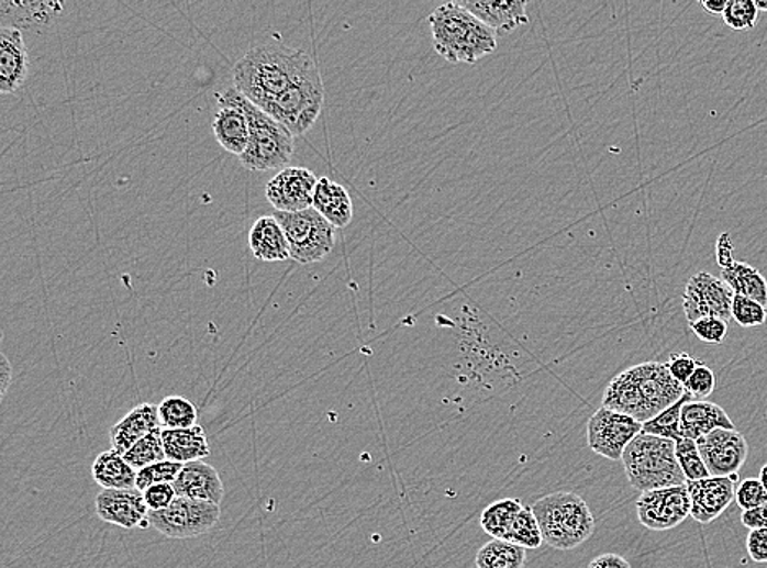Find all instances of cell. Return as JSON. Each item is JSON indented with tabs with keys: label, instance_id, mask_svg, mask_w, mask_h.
<instances>
[{
	"label": "cell",
	"instance_id": "6da1fadb",
	"mask_svg": "<svg viewBox=\"0 0 767 568\" xmlns=\"http://www.w3.org/2000/svg\"><path fill=\"white\" fill-rule=\"evenodd\" d=\"M316 65L303 49L281 43L254 46L234 65V89L266 110L291 86Z\"/></svg>",
	"mask_w": 767,
	"mask_h": 568
},
{
	"label": "cell",
	"instance_id": "7a4b0ae2",
	"mask_svg": "<svg viewBox=\"0 0 767 568\" xmlns=\"http://www.w3.org/2000/svg\"><path fill=\"white\" fill-rule=\"evenodd\" d=\"M685 396V386L669 374L666 364L643 363L630 367L609 382L602 396V406L646 423Z\"/></svg>",
	"mask_w": 767,
	"mask_h": 568
},
{
	"label": "cell",
	"instance_id": "3957f363",
	"mask_svg": "<svg viewBox=\"0 0 767 568\" xmlns=\"http://www.w3.org/2000/svg\"><path fill=\"white\" fill-rule=\"evenodd\" d=\"M435 53L452 65H475L498 46V33L460 2L437 7L429 16Z\"/></svg>",
	"mask_w": 767,
	"mask_h": 568
},
{
	"label": "cell",
	"instance_id": "277c9868",
	"mask_svg": "<svg viewBox=\"0 0 767 568\" xmlns=\"http://www.w3.org/2000/svg\"><path fill=\"white\" fill-rule=\"evenodd\" d=\"M216 100L220 105H236L246 113L251 142L240 162L247 170L266 172L288 167L293 158L294 136L284 125L254 105L234 87L216 93Z\"/></svg>",
	"mask_w": 767,
	"mask_h": 568
},
{
	"label": "cell",
	"instance_id": "5b68a950",
	"mask_svg": "<svg viewBox=\"0 0 767 568\" xmlns=\"http://www.w3.org/2000/svg\"><path fill=\"white\" fill-rule=\"evenodd\" d=\"M542 537L557 550H573L594 533V516L585 498L571 491L545 494L532 504Z\"/></svg>",
	"mask_w": 767,
	"mask_h": 568
},
{
	"label": "cell",
	"instance_id": "8992f818",
	"mask_svg": "<svg viewBox=\"0 0 767 568\" xmlns=\"http://www.w3.org/2000/svg\"><path fill=\"white\" fill-rule=\"evenodd\" d=\"M622 464L630 486L642 493L688 483L676 459V443L665 437L640 433L625 449Z\"/></svg>",
	"mask_w": 767,
	"mask_h": 568
},
{
	"label": "cell",
	"instance_id": "52a82bcc",
	"mask_svg": "<svg viewBox=\"0 0 767 568\" xmlns=\"http://www.w3.org/2000/svg\"><path fill=\"white\" fill-rule=\"evenodd\" d=\"M324 103V86L320 69L314 65L264 112L284 125L293 136L310 132L316 123Z\"/></svg>",
	"mask_w": 767,
	"mask_h": 568
},
{
	"label": "cell",
	"instance_id": "ba28073f",
	"mask_svg": "<svg viewBox=\"0 0 767 568\" xmlns=\"http://www.w3.org/2000/svg\"><path fill=\"white\" fill-rule=\"evenodd\" d=\"M274 216L284 229L294 263L303 266L320 263L334 249L336 229L313 207L303 212H274Z\"/></svg>",
	"mask_w": 767,
	"mask_h": 568
},
{
	"label": "cell",
	"instance_id": "9c48e42d",
	"mask_svg": "<svg viewBox=\"0 0 767 568\" xmlns=\"http://www.w3.org/2000/svg\"><path fill=\"white\" fill-rule=\"evenodd\" d=\"M220 514V504L177 497L166 510L149 511L147 520L151 527L163 536L170 539H190L213 530Z\"/></svg>",
	"mask_w": 767,
	"mask_h": 568
},
{
	"label": "cell",
	"instance_id": "30bf717a",
	"mask_svg": "<svg viewBox=\"0 0 767 568\" xmlns=\"http://www.w3.org/2000/svg\"><path fill=\"white\" fill-rule=\"evenodd\" d=\"M643 423L629 414L601 406L588 421V446L609 460H622L625 449L640 433Z\"/></svg>",
	"mask_w": 767,
	"mask_h": 568
},
{
	"label": "cell",
	"instance_id": "8fae6325",
	"mask_svg": "<svg viewBox=\"0 0 767 568\" xmlns=\"http://www.w3.org/2000/svg\"><path fill=\"white\" fill-rule=\"evenodd\" d=\"M636 516L649 531H669L691 516L688 483L646 491L636 500Z\"/></svg>",
	"mask_w": 767,
	"mask_h": 568
},
{
	"label": "cell",
	"instance_id": "7c38bea8",
	"mask_svg": "<svg viewBox=\"0 0 767 568\" xmlns=\"http://www.w3.org/2000/svg\"><path fill=\"white\" fill-rule=\"evenodd\" d=\"M733 290L722 277L712 276L709 272H699L689 279L686 286L682 307L689 323L698 322L707 316L732 320Z\"/></svg>",
	"mask_w": 767,
	"mask_h": 568
},
{
	"label": "cell",
	"instance_id": "4fadbf2b",
	"mask_svg": "<svg viewBox=\"0 0 767 568\" xmlns=\"http://www.w3.org/2000/svg\"><path fill=\"white\" fill-rule=\"evenodd\" d=\"M696 443L710 477L736 476L748 459V441L736 430H715Z\"/></svg>",
	"mask_w": 767,
	"mask_h": 568
},
{
	"label": "cell",
	"instance_id": "5bb4252c",
	"mask_svg": "<svg viewBox=\"0 0 767 568\" xmlns=\"http://www.w3.org/2000/svg\"><path fill=\"white\" fill-rule=\"evenodd\" d=\"M318 180L307 167H285L267 183V200L276 212H303L313 207Z\"/></svg>",
	"mask_w": 767,
	"mask_h": 568
},
{
	"label": "cell",
	"instance_id": "9a60e30c",
	"mask_svg": "<svg viewBox=\"0 0 767 568\" xmlns=\"http://www.w3.org/2000/svg\"><path fill=\"white\" fill-rule=\"evenodd\" d=\"M738 474L732 477H709L688 482L691 497V517L700 524H710L722 516L723 511L735 501Z\"/></svg>",
	"mask_w": 767,
	"mask_h": 568
},
{
	"label": "cell",
	"instance_id": "2e32d148",
	"mask_svg": "<svg viewBox=\"0 0 767 568\" xmlns=\"http://www.w3.org/2000/svg\"><path fill=\"white\" fill-rule=\"evenodd\" d=\"M96 513L103 523L135 530L143 526L149 510L144 503L143 491L138 488H130V490L100 491L96 498Z\"/></svg>",
	"mask_w": 767,
	"mask_h": 568
},
{
	"label": "cell",
	"instance_id": "e0dca14e",
	"mask_svg": "<svg viewBox=\"0 0 767 568\" xmlns=\"http://www.w3.org/2000/svg\"><path fill=\"white\" fill-rule=\"evenodd\" d=\"M29 49L16 26L0 29V92L13 93L29 76Z\"/></svg>",
	"mask_w": 767,
	"mask_h": 568
},
{
	"label": "cell",
	"instance_id": "ac0fdd59",
	"mask_svg": "<svg viewBox=\"0 0 767 568\" xmlns=\"http://www.w3.org/2000/svg\"><path fill=\"white\" fill-rule=\"evenodd\" d=\"M460 5L499 35H508L529 23L525 0H462Z\"/></svg>",
	"mask_w": 767,
	"mask_h": 568
},
{
	"label": "cell",
	"instance_id": "d6986e66",
	"mask_svg": "<svg viewBox=\"0 0 767 568\" xmlns=\"http://www.w3.org/2000/svg\"><path fill=\"white\" fill-rule=\"evenodd\" d=\"M173 486L177 497L180 498L209 501V503L214 504H221L224 498V487L220 474L203 460L184 464L182 470Z\"/></svg>",
	"mask_w": 767,
	"mask_h": 568
},
{
	"label": "cell",
	"instance_id": "ffe728a7",
	"mask_svg": "<svg viewBox=\"0 0 767 568\" xmlns=\"http://www.w3.org/2000/svg\"><path fill=\"white\" fill-rule=\"evenodd\" d=\"M157 427H160L159 406L143 403V405L133 408L110 430L112 449L125 456L138 441L153 433Z\"/></svg>",
	"mask_w": 767,
	"mask_h": 568
},
{
	"label": "cell",
	"instance_id": "44dd1931",
	"mask_svg": "<svg viewBox=\"0 0 767 568\" xmlns=\"http://www.w3.org/2000/svg\"><path fill=\"white\" fill-rule=\"evenodd\" d=\"M715 430H735V424L722 406L707 400L686 403L681 413L682 437L698 441Z\"/></svg>",
	"mask_w": 767,
	"mask_h": 568
},
{
	"label": "cell",
	"instance_id": "7402d4cb",
	"mask_svg": "<svg viewBox=\"0 0 767 568\" xmlns=\"http://www.w3.org/2000/svg\"><path fill=\"white\" fill-rule=\"evenodd\" d=\"M313 209L327 220L334 229H346L354 216V203L346 187L327 177L318 180Z\"/></svg>",
	"mask_w": 767,
	"mask_h": 568
},
{
	"label": "cell",
	"instance_id": "603a6c76",
	"mask_svg": "<svg viewBox=\"0 0 767 568\" xmlns=\"http://www.w3.org/2000/svg\"><path fill=\"white\" fill-rule=\"evenodd\" d=\"M249 247L263 263H284L291 259L287 236L276 216H260L249 233Z\"/></svg>",
	"mask_w": 767,
	"mask_h": 568
},
{
	"label": "cell",
	"instance_id": "cb8c5ba5",
	"mask_svg": "<svg viewBox=\"0 0 767 568\" xmlns=\"http://www.w3.org/2000/svg\"><path fill=\"white\" fill-rule=\"evenodd\" d=\"M216 142L234 156H243L251 142L249 122L246 113L236 105H220L213 120Z\"/></svg>",
	"mask_w": 767,
	"mask_h": 568
},
{
	"label": "cell",
	"instance_id": "d4e9b609",
	"mask_svg": "<svg viewBox=\"0 0 767 568\" xmlns=\"http://www.w3.org/2000/svg\"><path fill=\"white\" fill-rule=\"evenodd\" d=\"M163 444L167 459L187 464L210 456L209 439L202 426L189 430H163Z\"/></svg>",
	"mask_w": 767,
	"mask_h": 568
},
{
	"label": "cell",
	"instance_id": "484cf974",
	"mask_svg": "<svg viewBox=\"0 0 767 568\" xmlns=\"http://www.w3.org/2000/svg\"><path fill=\"white\" fill-rule=\"evenodd\" d=\"M92 477L103 490H130L136 488L138 472L115 449L105 450L92 466Z\"/></svg>",
	"mask_w": 767,
	"mask_h": 568
},
{
	"label": "cell",
	"instance_id": "4316f807",
	"mask_svg": "<svg viewBox=\"0 0 767 568\" xmlns=\"http://www.w3.org/2000/svg\"><path fill=\"white\" fill-rule=\"evenodd\" d=\"M722 279L729 283L735 296L746 297L767 307L766 277L752 264L735 260L722 269Z\"/></svg>",
	"mask_w": 767,
	"mask_h": 568
},
{
	"label": "cell",
	"instance_id": "83f0119b",
	"mask_svg": "<svg viewBox=\"0 0 767 568\" xmlns=\"http://www.w3.org/2000/svg\"><path fill=\"white\" fill-rule=\"evenodd\" d=\"M522 508H524V504L518 498H504V500L494 501V503L485 508L483 513H481V530L488 536L494 537V539L504 541L509 531L514 526Z\"/></svg>",
	"mask_w": 767,
	"mask_h": 568
},
{
	"label": "cell",
	"instance_id": "f1b7e54d",
	"mask_svg": "<svg viewBox=\"0 0 767 568\" xmlns=\"http://www.w3.org/2000/svg\"><path fill=\"white\" fill-rule=\"evenodd\" d=\"M477 568H524L525 549L508 541L492 539L478 550Z\"/></svg>",
	"mask_w": 767,
	"mask_h": 568
},
{
	"label": "cell",
	"instance_id": "f546056e",
	"mask_svg": "<svg viewBox=\"0 0 767 568\" xmlns=\"http://www.w3.org/2000/svg\"><path fill=\"white\" fill-rule=\"evenodd\" d=\"M159 421L164 430H189L197 426V408L184 397H167L159 403Z\"/></svg>",
	"mask_w": 767,
	"mask_h": 568
},
{
	"label": "cell",
	"instance_id": "4dcf8cb0",
	"mask_svg": "<svg viewBox=\"0 0 767 568\" xmlns=\"http://www.w3.org/2000/svg\"><path fill=\"white\" fill-rule=\"evenodd\" d=\"M692 397L686 393L675 405L666 408L662 413L656 414L653 420L643 423L642 433L653 434V436L665 437V439L679 441L681 434V413L686 403L692 402Z\"/></svg>",
	"mask_w": 767,
	"mask_h": 568
},
{
	"label": "cell",
	"instance_id": "1f68e13d",
	"mask_svg": "<svg viewBox=\"0 0 767 568\" xmlns=\"http://www.w3.org/2000/svg\"><path fill=\"white\" fill-rule=\"evenodd\" d=\"M125 460L138 472L144 467L153 466V464L167 460L166 450L163 444V430L157 427L153 433L138 441L129 453L125 454Z\"/></svg>",
	"mask_w": 767,
	"mask_h": 568
},
{
	"label": "cell",
	"instance_id": "d6a6232c",
	"mask_svg": "<svg viewBox=\"0 0 767 568\" xmlns=\"http://www.w3.org/2000/svg\"><path fill=\"white\" fill-rule=\"evenodd\" d=\"M504 541L515 544V546L524 547L525 550L538 549L542 546L544 537H542L541 524H538L532 506L522 508L514 526L509 531Z\"/></svg>",
	"mask_w": 767,
	"mask_h": 568
},
{
	"label": "cell",
	"instance_id": "836d02e7",
	"mask_svg": "<svg viewBox=\"0 0 767 568\" xmlns=\"http://www.w3.org/2000/svg\"><path fill=\"white\" fill-rule=\"evenodd\" d=\"M676 459H678L679 467H681L688 482L709 479V469H707L705 463H703L702 456H700L696 441L688 439V437H681V439L676 441Z\"/></svg>",
	"mask_w": 767,
	"mask_h": 568
},
{
	"label": "cell",
	"instance_id": "e575fe53",
	"mask_svg": "<svg viewBox=\"0 0 767 568\" xmlns=\"http://www.w3.org/2000/svg\"><path fill=\"white\" fill-rule=\"evenodd\" d=\"M759 10L756 7L755 0H729L725 12L722 19L736 32H748L758 23Z\"/></svg>",
	"mask_w": 767,
	"mask_h": 568
},
{
	"label": "cell",
	"instance_id": "d590c367",
	"mask_svg": "<svg viewBox=\"0 0 767 568\" xmlns=\"http://www.w3.org/2000/svg\"><path fill=\"white\" fill-rule=\"evenodd\" d=\"M182 467L184 464L174 463V460L169 459L144 467V469L138 470L136 488L144 493L149 487L160 486V483H174L177 477H179Z\"/></svg>",
	"mask_w": 767,
	"mask_h": 568
},
{
	"label": "cell",
	"instance_id": "8d00e7d4",
	"mask_svg": "<svg viewBox=\"0 0 767 568\" xmlns=\"http://www.w3.org/2000/svg\"><path fill=\"white\" fill-rule=\"evenodd\" d=\"M732 319L743 327L762 326L767 320V309L755 300L735 296L732 303Z\"/></svg>",
	"mask_w": 767,
	"mask_h": 568
},
{
	"label": "cell",
	"instance_id": "74e56055",
	"mask_svg": "<svg viewBox=\"0 0 767 568\" xmlns=\"http://www.w3.org/2000/svg\"><path fill=\"white\" fill-rule=\"evenodd\" d=\"M740 510L749 511L767 503V491L759 479H746L738 483L735 494Z\"/></svg>",
	"mask_w": 767,
	"mask_h": 568
},
{
	"label": "cell",
	"instance_id": "f35d334b",
	"mask_svg": "<svg viewBox=\"0 0 767 568\" xmlns=\"http://www.w3.org/2000/svg\"><path fill=\"white\" fill-rule=\"evenodd\" d=\"M716 387L715 374L705 364L700 363L698 369L692 374L691 379L685 383L686 393L694 400H705L712 396Z\"/></svg>",
	"mask_w": 767,
	"mask_h": 568
},
{
	"label": "cell",
	"instance_id": "ab89813d",
	"mask_svg": "<svg viewBox=\"0 0 767 568\" xmlns=\"http://www.w3.org/2000/svg\"><path fill=\"white\" fill-rule=\"evenodd\" d=\"M692 333L700 341L707 344H722L729 333V323L725 320L715 319V316H707L698 322L689 323Z\"/></svg>",
	"mask_w": 767,
	"mask_h": 568
},
{
	"label": "cell",
	"instance_id": "60d3db41",
	"mask_svg": "<svg viewBox=\"0 0 767 568\" xmlns=\"http://www.w3.org/2000/svg\"><path fill=\"white\" fill-rule=\"evenodd\" d=\"M143 494L144 503H146L149 511L166 510L177 498L173 483H160V486L149 487Z\"/></svg>",
	"mask_w": 767,
	"mask_h": 568
},
{
	"label": "cell",
	"instance_id": "b9f144b4",
	"mask_svg": "<svg viewBox=\"0 0 767 568\" xmlns=\"http://www.w3.org/2000/svg\"><path fill=\"white\" fill-rule=\"evenodd\" d=\"M699 364V360H696L694 357L689 356V354L679 353L672 354L668 363H666V366H668L669 374H671L681 386H685V383L691 379L694 370L698 369Z\"/></svg>",
	"mask_w": 767,
	"mask_h": 568
},
{
	"label": "cell",
	"instance_id": "7bdbcfd3",
	"mask_svg": "<svg viewBox=\"0 0 767 568\" xmlns=\"http://www.w3.org/2000/svg\"><path fill=\"white\" fill-rule=\"evenodd\" d=\"M746 550L755 564H767V527L749 531L746 537Z\"/></svg>",
	"mask_w": 767,
	"mask_h": 568
},
{
	"label": "cell",
	"instance_id": "ee69618b",
	"mask_svg": "<svg viewBox=\"0 0 767 568\" xmlns=\"http://www.w3.org/2000/svg\"><path fill=\"white\" fill-rule=\"evenodd\" d=\"M742 523L748 527L749 531L753 530H766L767 527V503L762 504V506L755 508V510L743 511Z\"/></svg>",
	"mask_w": 767,
	"mask_h": 568
},
{
	"label": "cell",
	"instance_id": "f6af8a7d",
	"mask_svg": "<svg viewBox=\"0 0 767 568\" xmlns=\"http://www.w3.org/2000/svg\"><path fill=\"white\" fill-rule=\"evenodd\" d=\"M715 254L716 263H719V266L722 267V269H725V267H729L730 264L735 263V259H733V243L729 233H722V235L719 236Z\"/></svg>",
	"mask_w": 767,
	"mask_h": 568
},
{
	"label": "cell",
	"instance_id": "bcb514c9",
	"mask_svg": "<svg viewBox=\"0 0 767 568\" xmlns=\"http://www.w3.org/2000/svg\"><path fill=\"white\" fill-rule=\"evenodd\" d=\"M588 568H632L630 567L629 560L624 557L619 556V554L608 553L602 554V556L596 557Z\"/></svg>",
	"mask_w": 767,
	"mask_h": 568
},
{
	"label": "cell",
	"instance_id": "7dc6e473",
	"mask_svg": "<svg viewBox=\"0 0 767 568\" xmlns=\"http://www.w3.org/2000/svg\"><path fill=\"white\" fill-rule=\"evenodd\" d=\"M10 382H12V367L5 354L0 353V399L5 397Z\"/></svg>",
	"mask_w": 767,
	"mask_h": 568
},
{
	"label": "cell",
	"instance_id": "c3c4849f",
	"mask_svg": "<svg viewBox=\"0 0 767 568\" xmlns=\"http://www.w3.org/2000/svg\"><path fill=\"white\" fill-rule=\"evenodd\" d=\"M700 5H702V9L709 12L710 15L722 16L726 5H729V0H702Z\"/></svg>",
	"mask_w": 767,
	"mask_h": 568
},
{
	"label": "cell",
	"instance_id": "681fc988",
	"mask_svg": "<svg viewBox=\"0 0 767 568\" xmlns=\"http://www.w3.org/2000/svg\"><path fill=\"white\" fill-rule=\"evenodd\" d=\"M759 480H762L763 487H765L767 491V464L763 466L762 472H759Z\"/></svg>",
	"mask_w": 767,
	"mask_h": 568
},
{
	"label": "cell",
	"instance_id": "f907efd6",
	"mask_svg": "<svg viewBox=\"0 0 767 568\" xmlns=\"http://www.w3.org/2000/svg\"><path fill=\"white\" fill-rule=\"evenodd\" d=\"M756 7H758L759 12H767L766 0H755Z\"/></svg>",
	"mask_w": 767,
	"mask_h": 568
}]
</instances>
